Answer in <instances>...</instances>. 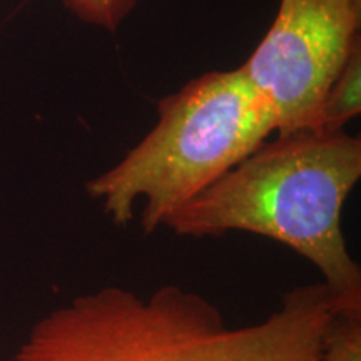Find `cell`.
Listing matches in <instances>:
<instances>
[{
    "label": "cell",
    "instance_id": "7a4b0ae2",
    "mask_svg": "<svg viewBox=\"0 0 361 361\" xmlns=\"http://www.w3.org/2000/svg\"><path fill=\"white\" fill-rule=\"evenodd\" d=\"M361 178V141L345 129L274 134L162 226L179 236L258 234L322 273L335 310L361 311V269L343 234V207Z\"/></svg>",
    "mask_w": 361,
    "mask_h": 361
},
{
    "label": "cell",
    "instance_id": "52a82bcc",
    "mask_svg": "<svg viewBox=\"0 0 361 361\" xmlns=\"http://www.w3.org/2000/svg\"><path fill=\"white\" fill-rule=\"evenodd\" d=\"M75 19L116 34L123 22L137 7L139 0H62Z\"/></svg>",
    "mask_w": 361,
    "mask_h": 361
},
{
    "label": "cell",
    "instance_id": "5b68a950",
    "mask_svg": "<svg viewBox=\"0 0 361 361\" xmlns=\"http://www.w3.org/2000/svg\"><path fill=\"white\" fill-rule=\"evenodd\" d=\"M361 45L351 54L326 90L322 106V129H345L361 111Z\"/></svg>",
    "mask_w": 361,
    "mask_h": 361
},
{
    "label": "cell",
    "instance_id": "277c9868",
    "mask_svg": "<svg viewBox=\"0 0 361 361\" xmlns=\"http://www.w3.org/2000/svg\"><path fill=\"white\" fill-rule=\"evenodd\" d=\"M361 0H279L263 40L239 69L264 99L276 134L322 129L326 90L360 47Z\"/></svg>",
    "mask_w": 361,
    "mask_h": 361
},
{
    "label": "cell",
    "instance_id": "3957f363",
    "mask_svg": "<svg viewBox=\"0 0 361 361\" xmlns=\"http://www.w3.org/2000/svg\"><path fill=\"white\" fill-rule=\"evenodd\" d=\"M159 119L123 159L85 184L117 226L134 219L154 233L164 219L250 156L276 121L243 71H213L157 102Z\"/></svg>",
    "mask_w": 361,
    "mask_h": 361
},
{
    "label": "cell",
    "instance_id": "8992f818",
    "mask_svg": "<svg viewBox=\"0 0 361 361\" xmlns=\"http://www.w3.org/2000/svg\"><path fill=\"white\" fill-rule=\"evenodd\" d=\"M318 361H361V311H335Z\"/></svg>",
    "mask_w": 361,
    "mask_h": 361
},
{
    "label": "cell",
    "instance_id": "6da1fadb",
    "mask_svg": "<svg viewBox=\"0 0 361 361\" xmlns=\"http://www.w3.org/2000/svg\"><path fill=\"white\" fill-rule=\"evenodd\" d=\"M335 311L324 283H311L286 293L263 322L233 328L176 284L146 298L104 286L42 316L0 361H318Z\"/></svg>",
    "mask_w": 361,
    "mask_h": 361
}]
</instances>
